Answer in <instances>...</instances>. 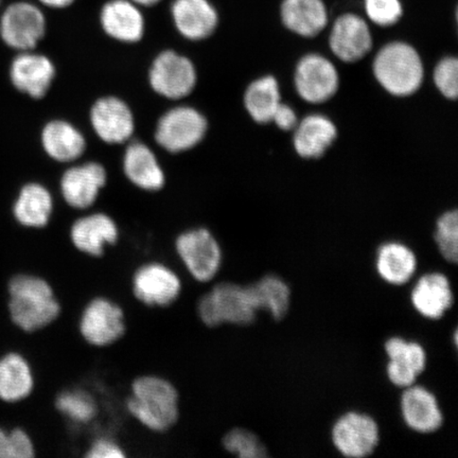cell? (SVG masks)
Instances as JSON below:
<instances>
[{
  "mask_svg": "<svg viewBox=\"0 0 458 458\" xmlns=\"http://www.w3.org/2000/svg\"><path fill=\"white\" fill-rule=\"evenodd\" d=\"M125 409L148 431L168 432L179 421V389L162 376L151 374L137 377L131 383Z\"/></svg>",
  "mask_w": 458,
  "mask_h": 458,
  "instance_id": "1",
  "label": "cell"
},
{
  "mask_svg": "<svg viewBox=\"0 0 458 458\" xmlns=\"http://www.w3.org/2000/svg\"><path fill=\"white\" fill-rule=\"evenodd\" d=\"M9 295L11 319L22 331L42 330L60 318L61 303L53 285L43 277L16 275L10 280Z\"/></svg>",
  "mask_w": 458,
  "mask_h": 458,
  "instance_id": "2",
  "label": "cell"
},
{
  "mask_svg": "<svg viewBox=\"0 0 458 458\" xmlns=\"http://www.w3.org/2000/svg\"><path fill=\"white\" fill-rule=\"evenodd\" d=\"M372 73L387 94L408 98L421 89L425 65L413 46L405 42H389L377 50L372 62Z\"/></svg>",
  "mask_w": 458,
  "mask_h": 458,
  "instance_id": "3",
  "label": "cell"
},
{
  "mask_svg": "<svg viewBox=\"0 0 458 458\" xmlns=\"http://www.w3.org/2000/svg\"><path fill=\"white\" fill-rule=\"evenodd\" d=\"M258 311L250 285L223 282L198 301V317L206 327L228 324L248 326L255 322Z\"/></svg>",
  "mask_w": 458,
  "mask_h": 458,
  "instance_id": "4",
  "label": "cell"
},
{
  "mask_svg": "<svg viewBox=\"0 0 458 458\" xmlns=\"http://www.w3.org/2000/svg\"><path fill=\"white\" fill-rule=\"evenodd\" d=\"M174 249L182 266L196 282L208 284L220 273L222 248L209 229L197 227L180 233Z\"/></svg>",
  "mask_w": 458,
  "mask_h": 458,
  "instance_id": "5",
  "label": "cell"
},
{
  "mask_svg": "<svg viewBox=\"0 0 458 458\" xmlns=\"http://www.w3.org/2000/svg\"><path fill=\"white\" fill-rule=\"evenodd\" d=\"M208 122L196 107L180 106L170 108L157 124L156 140L169 153H182L196 148L205 139Z\"/></svg>",
  "mask_w": 458,
  "mask_h": 458,
  "instance_id": "6",
  "label": "cell"
},
{
  "mask_svg": "<svg viewBox=\"0 0 458 458\" xmlns=\"http://www.w3.org/2000/svg\"><path fill=\"white\" fill-rule=\"evenodd\" d=\"M78 329L89 345L110 347L127 334L123 309L108 297H94L80 314Z\"/></svg>",
  "mask_w": 458,
  "mask_h": 458,
  "instance_id": "7",
  "label": "cell"
},
{
  "mask_svg": "<svg viewBox=\"0 0 458 458\" xmlns=\"http://www.w3.org/2000/svg\"><path fill=\"white\" fill-rule=\"evenodd\" d=\"M293 82L296 94L309 105H324L340 89L341 78L334 62L319 54H307L296 63Z\"/></svg>",
  "mask_w": 458,
  "mask_h": 458,
  "instance_id": "8",
  "label": "cell"
},
{
  "mask_svg": "<svg viewBox=\"0 0 458 458\" xmlns=\"http://www.w3.org/2000/svg\"><path fill=\"white\" fill-rule=\"evenodd\" d=\"M148 78L157 95L169 100H181L196 89L198 72L189 57L174 50H165L154 59Z\"/></svg>",
  "mask_w": 458,
  "mask_h": 458,
  "instance_id": "9",
  "label": "cell"
},
{
  "mask_svg": "<svg viewBox=\"0 0 458 458\" xmlns=\"http://www.w3.org/2000/svg\"><path fill=\"white\" fill-rule=\"evenodd\" d=\"M131 286L135 299L151 308L170 307L179 300L182 290L179 274L158 261L143 263L137 267Z\"/></svg>",
  "mask_w": 458,
  "mask_h": 458,
  "instance_id": "10",
  "label": "cell"
},
{
  "mask_svg": "<svg viewBox=\"0 0 458 458\" xmlns=\"http://www.w3.org/2000/svg\"><path fill=\"white\" fill-rule=\"evenodd\" d=\"M335 448L348 458H364L374 454L380 443V428L369 415L348 411L331 429Z\"/></svg>",
  "mask_w": 458,
  "mask_h": 458,
  "instance_id": "11",
  "label": "cell"
},
{
  "mask_svg": "<svg viewBox=\"0 0 458 458\" xmlns=\"http://www.w3.org/2000/svg\"><path fill=\"white\" fill-rule=\"evenodd\" d=\"M45 33V15L30 3L20 2L9 5L0 21L3 41L21 53L36 48Z\"/></svg>",
  "mask_w": 458,
  "mask_h": 458,
  "instance_id": "12",
  "label": "cell"
},
{
  "mask_svg": "<svg viewBox=\"0 0 458 458\" xmlns=\"http://www.w3.org/2000/svg\"><path fill=\"white\" fill-rule=\"evenodd\" d=\"M89 122L97 136L108 145H122L135 131V118L128 103L114 96L97 100L89 112Z\"/></svg>",
  "mask_w": 458,
  "mask_h": 458,
  "instance_id": "13",
  "label": "cell"
},
{
  "mask_svg": "<svg viewBox=\"0 0 458 458\" xmlns=\"http://www.w3.org/2000/svg\"><path fill=\"white\" fill-rule=\"evenodd\" d=\"M106 182V170L100 163L89 162L72 165L61 177L62 197L74 209H89L99 198Z\"/></svg>",
  "mask_w": 458,
  "mask_h": 458,
  "instance_id": "14",
  "label": "cell"
},
{
  "mask_svg": "<svg viewBox=\"0 0 458 458\" xmlns=\"http://www.w3.org/2000/svg\"><path fill=\"white\" fill-rule=\"evenodd\" d=\"M372 36L369 26L362 17L346 13L335 20L329 36L331 53L346 64L357 63L372 49Z\"/></svg>",
  "mask_w": 458,
  "mask_h": 458,
  "instance_id": "15",
  "label": "cell"
},
{
  "mask_svg": "<svg viewBox=\"0 0 458 458\" xmlns=\"http://www.w3.org/2000/svg\"><path fill=\"white\" fill-rule=\"evenodd\" d=\"M385 351L388 359L386 376L392 385L399 388L415 385L427 368L426 349L420 343L394 336L386 341Z\"/></svg>",
  "mask_w": 458,
  "mask_h": 458,
  "instance_id": "16",
  "label": "cell"
},
{
  "mask_svg": "<svg viewBox=\"0 0 458 458\" xmlns=\"http://www.w3.org/2000/svg\"><path fill=\"white\" fill-rule=\"evenodd\" d=\"M70 237L74 249L80 253L100 258L106 254L107 246L117 243L119 227L111 216L93 213L72 223Z\"/></svg>",
  "mask_w": 458,
  "mask_h": 458,
  "instance_id": "17",
  "label": "cell"
},
{
  "mask_svg": "<svg viewBox=\"0 0 458 458\" xmlns=\"http://www.w3.org/2000/svg\"><path fill=\"white\" fill-rule=\"evenodd\" d=\"M11 81L21 93L41 99L47 95L55 78V66L49 57L32 50L17 55L10 68Z\"/></svg>",
  "mask_w": 458,
  "mask_h": 458,
  "instance_id": "18",
  "label": "cell"
},
{
  "mask_svg": "<svg viewBox=\"0 0 458 458\" xmlns=\"http://www.w3.org/2000/svg\"><path fill=\"white\" fill-rule=\"evenodd\" d=\"M403 389L400 410L405 425L421 434L434 433L442 428L444 415L437 396L420 386L413 385Z\"/></svg>",
  "mask_w": 458,
  "mask_h": 458,
  "instance_id": "19",
  "label": "cell"
},
{
  "mask_svg": "<svg viewBox=\"0 0 458 458\" xmlns=\"http://www.w3.org/2000/svg\"><path fill=\"white\" fill-rule=\"evenodd\" d=\"M171 13L177 31L192 42L213 36L219 25V15L208 0H174Z\"/></svg>",
  "mask_w": 458,
  "mask_h": 458,
  "instance_id": "20",
  "label": "cell"
},
{
  "mask_svg": "<svg viewBox=\"0 0 458 458\" xmlns=\"http://www.w3.org/2000/svg\"><path fill=\"white\" fill-rule=\"evenodd\" d=\"M337 139L334 120L323 114H310L299 120L293 130V148L303 159L323 157Z\"/></svg>",
  "mask_w": 458,
  "mask_h": 458,
  "instance_id": "21",
  "label": "cell"
},
{
  "mask_svg": "<svg viewBox=\"0 0 458 458\" xmlns=\"http://www.w3.org/2000/svg\"><path fill=\"white\" fill-rule=\"evenodd\" d=\"M411 301L421 317L432 320L442 318L454 302L449 278L439 272L422 275L411 290Z\"/></svg>",
  "mask_w": 458,
  "mask_h": 458,
  "instance_id": "22",
  "label": "cell"
},
{
  "mask_svg": "<svg viewBox=\"0 0 458 458\" xmlns=\"http://www.w3.org/2000/svg\"><path fill=\"white\" fill-rule=\"evenodd\" d=\"M103 31L114 41L133 44L141 41L146 22L140 5L131 0H111L101 10Z\"/></svg>",
  "mask_w": 458,
  "mask_h": 458,
  "instance_id": "23",
  "label": "cell"
},
{
  "mask_svg": "<svg viewBox=\"0 0 458 458\" xmlns=\"http://www.w3.org/2000/svg\"><path fill=\"white\" fill-rule=\"evenodd\" d=\"M123 167L127 179L145 191H158L165 186V175L151 148L141 141H133L125 148Z\"/></svg>",
  "mask_w": 458,
  "mask_h": 458,
  "instance_id": "24",
  "label": "cell"
},
{
  "mask_svg": "<svg viewBox=\"0 0 458 458\" xmlns=\"http://www.w3.org/2000/svg\"><path fill=\"white\" fill-rule=\"evenodd\" d=\"M41 140L45 153L57 163L76 162L86 150L82 131L67 120H51L45 125Z\"/></svg>",
  "mask_w": 458,
  "mask_h": 458,
  "instance_id": "25",
  "label": "cell"
},
{
  "mask_svg": "<svg viewBox=\"0 0 458 458\" xmlns=\"http://www.w3.org/2000/svg\"><path fill=\"white\" fill-rule=\"evenodd\" d=\"M280 14L284 27L302 38L318 37L328 25L323 0H284Z\"/></svg>",
  "mask_w": 458,
  "mask_h": 458,
  "instance_id": "26",
  "label": "cell"
},
{
  "mask_svg": "<svg viewBox=\"0 0 458 458\" xmlns=\"http://www.w3.org/2000/svg\"><path fill=\"white\" fill-rule=\"evenodd\" d=\"M417 265L416 254L403 243L386 242L377 251V272L389 284H408L414 277Z\"/></svg>",
  "mask_w": 458,
  "mask_h": 458,
  "instance_id": "27",
  "label": "cell"
},
{
  "mask_svg": "<svg viewBox=\"0 0 458 458\" xmlns=\"http://www.w3.org/2000/svg\"><path fill=\"white\" fill-rule=\"evenodd\" d=\"M54 213V198L47 188L31 182L21 188L13 208L17 222L29 228L48 225Z\"/></svg>",
  "mask_w": 458,
  "mask_h": 458,
  "instance_id": "28",
  "label": "cell"
},
{
  "mask_svg": "<svg viewBox=\"0 0 458 458\" xmlns=\"http://www.w3.org/2000/svg\"><path fill=\"white\" fill-rule=\"evenodd\" d=\"M282 102L278 80L271 74L251 81L243 96L245 110L258 124L271 123L274 113Z\"/></svg>",
  "mask_w": 458,
  "mask_h": 458,
  "instance_id": "29",
  "label": "cell"
},
{
  "mask_svg": "<svg viewBox=\"0 0 458 458\" xmlns=\"http://www.w3.org/2000/svg\"><path fill=\"white\" fill-rule=\"evenodd\" d=\"M34 388L30 364L19 353H9L0 359V399L17 403L26 399Z\"/></svg>",
  "mask_w": 458,
  "mask_h": 458,
  "instance_id": "30",
  "label": "cell"
},
{
  "mask_svg": "<svg viewBox=\"0 0 458 458\" xmlns=\"http://www.w3.org/2000/svg\"><path fill=\"white\" fill-rule=\"evenodd\" d=\"M249 285L258 311H267L276 320L285 318L291 306V289L284 279L267 275Z\"/></svg>",
  "mask_w": 458,
  "mask_h": 458,
  "instance_id": "31",
  "label": "cell"
},
{
  "mask_svg": "<svg viewBox=\"0 0 458 458\" xmlns=\"http://www.w3.org/2000/svg\"><path fill=\"white\" fill-rule=\"evenodd\" d=\"M55 409L73 425H90L98 416L99 406L89 391L83 388H67L57 394Z\"/></svg>",
  "mask_w": 458,
  "mask_h": 458,
  "instance_id": "32",
  "label": "cell"
},
{
  "mask_svg": "<svg viewBox=\"0 0 458 458\" xmlns=\"http://www.w3.org/2000/svg\"><path fill=\"white\" fill-rule=\"evenodd\" d=\"M434 240L444 259L455 265L458 259V213L456 209L445 211L438 217L437 225H435Z\"/></svg>",
  "mask_w": 458,
  "mask_h": 458,
  "instance_id": "33",
  "label": "cell"
},
{
  "mask_svg": "<svg viewBox=\"0 0 458 458\" xmlns=\"http://www.w3.org/2000/svg\"><path fill=\"white\" fill-rule=\"evenodd\" d=\"M222 445L229 454L239 458H263L267 450L260 438L250 429L234 428L222 439Z\"/></svg>",
  "mask_w": 458,
  "mask_h": 458,
  "instance_id": "34",
  "label": "cell"
},
{
  "mask_svg": "<svg viewBox=\"0 0 458 458\" xmlns=\"http://www.w3.org/2000/svg\"><path fill=\"white\" fill-rule=\"evenodd\" d=\"M433 81L445 99L456 100L458 96V60L445 56L434 68Z\"/></svg>",
  "mask_w": 458,
  "mask_h": 458,
  "instance_id": "35",
  "label": "cell"
},
{
  "mask_svg": "<svg viewBox=\"0 0 458 458\" xmlns=\"http://www.w3.org/2000/svg\"><path fill=\"white\" fill-rule=\"evenodd\" d=\"M365 10L371 22L379 27L396 25L403 13L400 0H365Z\"/></svg>",
  "mask_w": 458,
  "mask_h": 458,
  "instance_id": "36",
  "label": "cell"
},
{
  "mask_svg": "<svg viewBox=\"0 0 458 458\" xmlns=\"http://www.w3.org/2000/svg\"><path fill=\"white\" fill-rule=\"evenodd\" d=\"M88 458H124V449L116 440L110 437H99L90 443L84 454Z\"/></svg>",
  "mask_w": 458,
  "mask_h": 458,
  "instance_id": "37",
  "label": "cell"
},
{
  "mask_svg": "<svg viewBox=\"0 0 458 458\" xmlns=\"http://www.w3.org/2000/svg\"><path fill=\"white\" fill-rule=\"evenodd\" d=\"M299 120L294 108L284 102L280 103L272 117V123L284 131H293Z\"/></svg>",
  "mask_w": 458,
  "mask_h": 458,
  "instance_id": "38",
  "label": "cell"
},
{
  "mask_svg": "<svg viewBox=\"0 0 458 458\" xmlns=\"http://www.w3.org/2000/svg\"><path fill=\"white\" fill-rule=\"evenodd\" d=\"M0 458H14L13 435L0 428Z\"/></svg>",
  "mask_w": 458,
  "mask_h": 458,
  "instance_id": "39",
  "label": "cell"
},
{
  "mask_svg": "<svg viewBox=\"0 0 458 458\" xmlns=\"http://www.w3.org/2000/svg\"><path fill=\"white\" fill-rule=\"evenodd\" d=\"M46 7L53 9H64L70 7L74 3V0H39Z\"/></svg>",
  "mask_w": 458,
  "mask_h": 458,
  "instance_id": "40",
  "label": "cell"
},
{
  "mask_svg": "<svg viewBox=\"0 0 458 458\" xmlns=\"http://www.w3.org/2000/svg\"><path fill=\"white\" fill-rule=\"evenodd\" d=\"M131 2L140 5V7H153V5L159 4L162 0H131Z\"/></svg>",
  "mask_w": 458,
  "mask_h": 458,
  "instance_id": "41",
  "label": "cell"
},
{
  "mask_svg": "<svg viewBox=\"0 0 458 458\" xmlns=\"http://www.w3.org/2000/svg\"><path fill=\"white\" fill-rule=\"evenodd\" d=\"M0 3H2V0H0Z\"/></svg>",
  "mask_w": 458,
  "mask_h": 458,
  "instance_id": "42",
  "label": "cell"
}]
</instances>
